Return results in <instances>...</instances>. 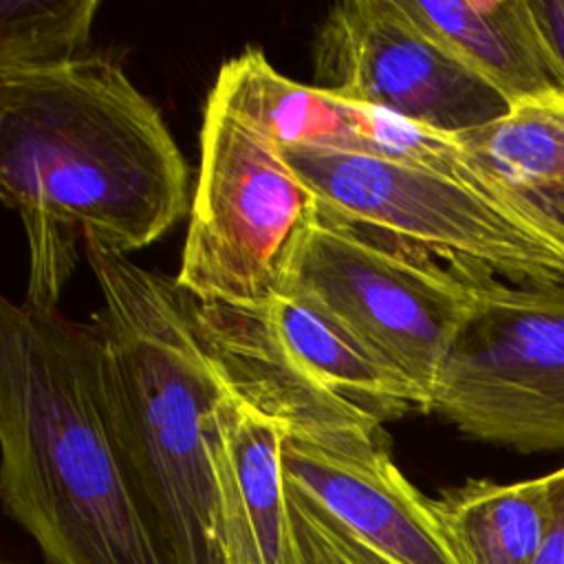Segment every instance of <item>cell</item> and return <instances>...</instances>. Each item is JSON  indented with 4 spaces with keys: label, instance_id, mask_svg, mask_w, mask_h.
Listing matches in <instances>:
<instances>
[{
    "label": "cell",
    "instance_id": "9c48e42d",
    "mask_svg": "<svg viewBox=\"0 0 564 564\" xmlns=\"http://www.w3.org/2000/svg\"><path fill=\"white\" fill-rule=\"evenodd\" d=\"M315 86L449 137L511 108L399 0H346L326 13L315 40Z\"/></svg>",
    "mask_w": 564,
    "mask_h": 564
},
{
    "label": "cell",
    "instance_id": "8992f818",
    "mask_svg": "<svg viewBox=\"0 0 564 564\" xmlns=\"http://www.w3.org/2000/svg\"><path fill=\"white\" fill-rule=\"evenodd\" d=\"M482 273L361 229L319 205L289 264L282 293L326 311L399 368L427 399L469 315Z\"/></svg>",
    "mask_w": 564,
    "mask_h": 564
},
{
    "label": "cell",
    "instance_id": "7c38bea8",
    "mask_svg": "<svg viewBox=\"0 0 564 564\" xmlns=\"http://www.w3.org/2000/svg\"><path fill=\"white\" fill-rule=\"evenodd\" d=\"M399 4L509 106L564 90V66L531 0H399Z\"/></svg>",
    "mask_w": 564,
    "mask_h": 564
},
{
    "label": "cell",
    "instance_id": "7a4b0ae2",
    "mask_svg": "<svg viewBox=\"0 0 564 564\" xmlns=\"http://www.w3.org/2000/svg\"><path fill=\"white\" fill-rule=\"evenodd\" d=\"M0 491L46 564H176L112 434L95 324L0 302Z\"/></svg>",
    "mask_w": 564,
    "mask_h": 564
},
{
    "label": "cell",
    "instance_id": "ba28073f",
    "mask_svg": "<svg viewBox=\"0 0 564 564\" xmlns=\"http://www.w3.org/2000/svg\"><path fill=\"white\" fill-rule=\"evenodd\" d=\"M432 412L522 454L564 449V278H485L438 370Z\"/></svg>",
    "mask_w": 564,
    "mask_h": 564
},
{
    "label": "cell",
    "instance_id": "30bf717a",
    "mask_svg": "<svg viewBox=\"0 0 564 564\" xmlns=\"http://www.w3.org/2000/svg\"><path fill=\"white\" fill-rule=\"evenodd\" d=\"M286 487L377 564H463L434 498L394 465L381 427L284 430Z\"/></svg>",
    "mask_w": 564,
    "mask_h": 564
},
{
    "label": "cell",
    "instance_id": "5bb4252c",
    "mask_svg": "<svg viewBox=\"0 0 564 564\" xmlns=\"http://www.w3.org/2000/svg\"><path fill=\"white\" fill-rule=\"evenodd\" d=\"M209 95L262 130L280 150H364L361 106L284 77L258 48L227 59Z\"/></svg>",
    "mask_w": 564,
    "mask_h": 564
},
{
    "label": "cell",
    "instance_id": "d6986e66",
    "mask_svg": "<svg viewBox=\"0 0 564 564\" xmlns=\"http://www.w3.org/2000/svg\"><path fill=\"white\" fill-rule=\"evenodd\" d=\"M531 7L564 66V0H531Z\"/></svg>",
    "mask_w": 564,
    "mask_h": 564
},
{
    "label": "cell",
    "instance_id": "3957f363",
    "mask_svg": "<svg viewBox=\"0 0 564 564\" xmlns=\"http://www.w3.org/2000/svg\"><path fill=\"white\" fill-rule=\"evenodd\" d=\"M84 251L101 295L93 324L128 476L176 564H223L212 423L227 388L196 302L123 253Z\"/></svg>",
    "mask_w": 564,
    "mask_h": 564
},
{
    "label": "cell",
    "instance_id": "277c9868",
    "mask_svg": "<svg viewBox=\"0 0 564 564\" xmlns=\"http://www.w3.org/2000/svg\"><path fill=\"white\" fill-rule=\"evenodd\" d=\"M227 390L282 430L381 427L430 412L425 394L344 324L280 293L258 308L196 304Z\"/></svg>",
    "mask_w": 564,
    "mask_h": 564
},
{
    "label": "cell",
    "instance_id": "6da1fadb",
    "mask_svg": "<svg viewBox=\"0 0 564 564\" xmlns=\"http://www.w3.org/2000/svg\"><path fill=\"white\" fill-rule=\"evenodd\" d=\"M0 196L24 225V302L46 308L79 240L128 256L192 207L189 165L159 108L99 53L0 70Z\"/></svg>",
    "mask_w": 564,
    "mask_h": 564
},
{
    "label": "cell",
    "instance_id": "8fae6325",
    "mask_svg": "<svg viewBox=\"0 0 564 564\" xmlns=\"http://www.w3.org/2000/svg\"><path fill=\"white\" fill-rule=\"evenodd\" d=\"M282 438L284 430L278 421L225 390L212 423L223 564H289L291 560Z\"/></svg>",
    "mask_w": 564,
    "mask_h": 564
},
{
    "label": "cell",
    "instance_id": "52a82bcc",
    "mask_svg": "<svg viewBox=\"0 0 564 564\" xmlns=\"http://www.w3.org/2000/svg\"><path fill=\"white\" fill-rule=\"evenodd\" d=\"M319 205L368 231L505 282L564 278V256L489 192L379 154L289 148Z\"/></svg>",
    "mask_w": 564,
    "mask_h": 564
},
{
    "label": "cell",
    "instance_id": "e0dca14e",
    "mask_svg": "<svg viewBox=\"0 0 564 564\" xmlns=\"http://www.w3.org/2000/svg\"><path fill=\"white\" fill-rule=\"evenodd\" d=\"M286 494L291 518L289 564H377L289 487Z\"/></svg>",
    "mask_w": 564,
    "mask_h": 564
},
{
    "label": "cell",
    "instance_id": "5b68a950",
    "mask_svg": "<svg viewBox=\"0 0 564 564\" xmlns=\"http://www.w3.org/2000/svg\"><path fill=\"white\" fill-rule=\"evenodd\" d=\"M317 194L253 123L207 95L176 286L196 304L258 308L282 293Z\"/></svg>",
    "mask_w": 564,
    "mask_h": 564
},
{
    "label": "cell",
    "instance_id": "ac0fdd59",
    "mask_svg": "<svg viewBox=\"0 0 564 564\" xmlns=\"http://www.w3.org/2000/svg\"><path fill=\"white\" fill-rule=\"evenodd\" d=\"M553 474V520L533 564H564V467Z\"/></svg>",
    "mask_w": 564,
    "mask_h": 564
},
{
    "label": "cell",
    "instance_id": "4fadbf2b",
    "mask_svg": "<svg viewBox=\"0 0 564 564\" xmlns=\"http://www.w3.org/2000/svg\"><path fill=\"white\" fill-rule=\"evenodd\" d=\"M454 139L494 192L564 256V90Z\"/></svg>",
    "mask_w": 564,
    "mask_h": 564
},
{
    "label": "cell",
    "instance_id": "9a60e30c",
    "mask_svg": "<svg viewBox=\"0 0 564 564\" xmlns=\"http://www.w3.org/2000/svg\"><path fill=\"white\" fill-rule=\"evenodd\" d=\"M463 564H533L553 520V474L467 480L434 498Z\"/></svg>",
    "mask_w": 564,
    "mask_h": 564
},
{
    "label": "cell",
    "instance_id": "2e32d148",
    "mask_svg": "<svg viewBox=\"0 0 564 564\" xmlns=\"http://www.w3.org/2000/svg\"><path fill=\"white\" fill-rule=\"evenodd\" d=\"M99 0H0V70L46 68L86 55Z\"/></svg>",
    "mask_w": 564,
    "mask_h": 564
}]
</instances>
